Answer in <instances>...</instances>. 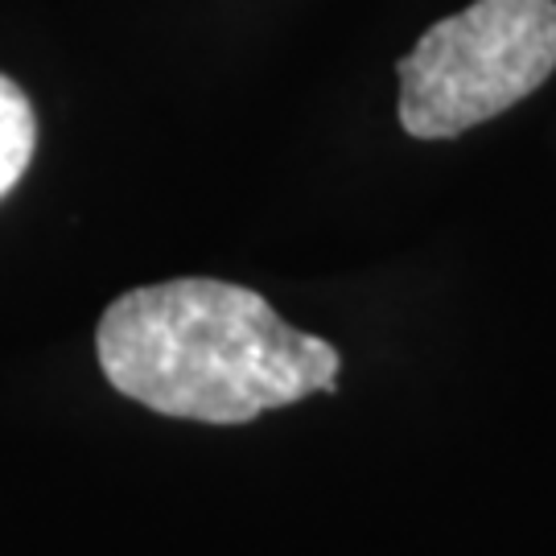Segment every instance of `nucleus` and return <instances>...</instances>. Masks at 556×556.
I'll return each mask as SVG.
<instances>
[{
    "label": "nucleus",
    "mask_w": 556,
    "mask_h": 556,
    "mask_svg": "<svg viewBox=\"0 0 556 556\" xmlns=\"http://www.w3.org/2000/svg\"><path fill=\"white\" fill-rule=\"evenodd\" d=\"M556 71V0H475L396 62L400 124L454 140L528 100Z\"/></svg>",
    "instance_id": "2"
},
{
    "label": "nucleus",
    "mask_w": 556,
    "mask_h": 556,
    "mask_svg": "<svg viewBox=\"0 0 556 556\" xmlns=\"http://www.w3.org/2000/svg\"><path fill=\"white\" fill-rule=\"evenodd\" d=\"M38 144L34 103L9 75H0V199L25 178Z\"/></svg>",
    "instance_id": "3"
},
{
    "label": "nucleus",
    "mask_w": 556,
    "mask_h": 556,
    "mask_svg": "<svg viewBox=\"0 0 556 556\" xmlns=\"http://www.w3.org/2000/svg\"><path fill=\"white\" fill-rule=\"evenodd\" d=\"M96 355L119 396L161 417L248 425L260 413L334 392L342 355L280 318L256 289L178 277L116 298Z\"/></svg>",
    "instance_id": "1"
}]
</instances>
